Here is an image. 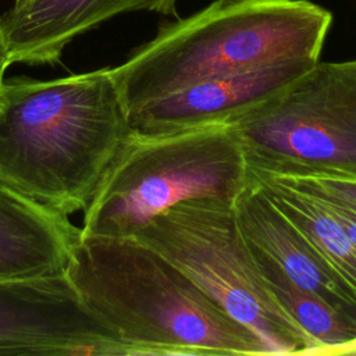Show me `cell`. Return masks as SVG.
<instances>
[{"mask_svg": "<svg viewBox=\"0 0 356 356\" xmlns=\"http://www.w3.org/2000/svg\"><path fill=\"white\" fill-rule=\"evenodd\" d=\"M132 128L108 68L0 88V182L63 213L83 211Z\"/></svg>", "mask_w": 356, "mask_h": 356, "instance_id": "obj_1", "label": "cell"}, {"mask_svg": "<svg viewBox=\"0 0 356 356\" xmlns=\"http://www.w3.org/2000/svg\"><path fill=\"white\" fill-rule=\"evenodd\" d=\"M65 275L127 356L274 355L136 236H81Z\"/></svg>", "mask_w": 356, "mask_h": 356, "instance_id": "obj_2", "label": "cell"}, {"mask_svg": "<svg viewBox=\"0 0 356 356\" xmlns=\"http://www.w3.org/2000/svg\"><path fill=\"white\" fill-rule=\"evenodd\" d=\"M331 24V11L309 0H213L163 22L153 39L108 71L128 114L199 81L318 61Z\"/></svg>", "mask_w": 356, "mask_h": 356, "instance_id": "obj_3", "label": "cell"}, {"mask_svg": "<svg viewBox=\"0 0 356 356\" xmlns=\"http://www.w3.org/2000/svg\"><path fill=\"white\" fill-rule=\"evenodd\" d=\"M246 185V160L227 121L159 134L132 131L83 210L81 236H134L181 202H234Z\"/></svg>", "mask_w": 356, "mask_h": 356, "instance_id": "obj_4", "label": "cell"}, {"mask_svg": "<svg viewBox=\"0 0 356 356\" xmlns=\"http://www.w3.org/2000/svg\"><path fill=\"white\" fill-rule=\"evenodd\" d=\"M134 236L152 246L274 355H313L316 343L280 305L245 242L229 200L181 202Z\"/></svg>", "mask_w": 356, "mask_h": 356, "instance_id": "obj_5", "label": "cell"}, {"mask_svg": "<svg viewBox=\"0 0 356 356\" xmlns=\"http://www.w3.org/2000/svg\"><path fill=\"white\" fill-rule=\"evenodd\" d=\"M227 122L249 170L356 178V57L318 60Z\"/></svg>", "mask_w": 356, "mask_h": 356, "instance_id": "obj_6", "label": "cell"}, {"mask_svg": "<svg viewBox=\"0 0 356 356\" xmlns=\"http://www.w3.org/2000/svg\"><path fill=\"white\" fill-rule=\"evenodd\" d=\"M0 355L127 356L65 274L0 281Z\"/></svg>", "mask_w": 356, "mask_h": 356, "instance_id": "obj_7", "label": "cell"}, {"mask_svg": "<svg viewBox=\"0 0 356 356\" xmlns=\"http://www.w3.org/2000/svg\"><path fill=\"white\" fill-rule=\"evenodd\" d=\"M178 0H14L0 15V51L11 64L53 65L78 36L125 13L178 17Z\"/></svg>", "mask_w": 356, "mask_h": 356, "instance_id": "obj_8", "label": "cell"}, {"mask_svg": "<svg viewBox=\"0 0 356 356\" xmlns=\"http://www.w3.org/2000/svg\"><path fill=\"white\" fill-rule=\"evenodd\" d=\"M314 63L292 60L199 81L132 110L127 118L139 134L225 122L280 92Z\"/></svg>", "mask_w": 356, "mask_h": 356, "instance_id": "obj_9", "label": "cell"}, {"mask_svg": "<svg viewBox=\"0 0 356 356\" xmlns=\"http://www.w3.org/2000/svg\"><path fill=\"white\" fill-rule=\"evenodd\" d=\"M232 204L239 231L254 254L271 261L293 284L356 321L355 295L254 182L248 178V185Z\"/></svg>", "mask_w": 356, "mask_h": 356, "instance_id": "obj_10", "label": "cell"}, {"mask_svg": "<svg viewBox=\"0 0 356 356\" xmlns=\"http://www.w3.org/2000/svg\"><path fill=\"white\" fill-rule=\"evenodd\" d=\"M81 235L67 214L0 182V281L65 274Z\"/></svg>", "mask_w": 356, "mask_h": 356, "instance_id": "obj_11", "label": "cell"}, {"mask_svg": "<svg viewBox=\"0 0 356 356\" xmlns=\"http://www.w3.org/2000/svg\"><path fill=\"white\" fill-rule=\"evenodd\" d=\"M248 178L296 225L356 298V243L339 221L313 195L280 177L248 168Z\"/></svg>", "mask_w": 356, "mask_h": 356, "instance_id": "obj_12", "label": "cell"}, {"mask_svg": "<svg viewBox=\"0 0 356 356\" xmlns=\"http://www.w3.org/2000/svg\"><path fill=\"white\" fill-rule=\"evenodd\" d=\"M254 257L280 305L316 343L313 355H339L343 348L356 342V321L293 284L271 261L257 254Z\"/></svg>", "mask_w": 356, "mask_h": 356, "instance_id": "obj_13", "label": "cell"}, {"mask_svg": "<svg viewBox=\"0 0 356 356\" xmlns=\"http://www.w3.org/2000/svg\"><path fill=\"white\" fill-rule=\"evenodd\" d=\"M261 172V171H260ZM267 174V172H266ZM273 175V174H271ZM288 182L309 192L327 195L356 207V178L343 177H284Z\"/></svg>", "mask_w": 356, "mask_h": 356, "instance_id": "obj_14", "label": "cell"}, {"mask_svg": "<svg viewBox=\"0 0 356 356\" xmlns=\"http://www.w3.org/2000/svg\"><path fill=\"white\" fill-rule=\"evenodd\" d=\"M8 67H10V63L7 61L4 54L0 51V88H1L3 82H4V74H6Z\"/></svg>", "mask_w": 356, "mask_h": 356, "instance_id": "obj_15", "label": "cell"}, {"mask_svg": "<svg viewBox=\"0 0 356 356\" xmlns=\"http://www.w3.org/2000/svg\"><path fill=\"white\" fill-rule=\"evenodd\" d=\"M339 355H356V342H353V343H350L349 346L343 348V349L339 352Z\"/></svg>", "mask_w": 356, "mask_h": 356, "instance_id": "obj_16", "label": "cell"}]
</instances>
